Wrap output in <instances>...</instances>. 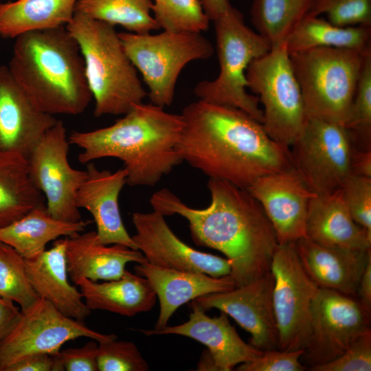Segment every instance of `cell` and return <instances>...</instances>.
Wrapping results in <instances>:
<instances>
[{
    "label": "cell",
    "instance_id": "6da1fadb",
    "mask_svg": "<svg viewBox=\"0 0 371 371\" xmlns=\"http://www.w3.org/2000/svg\"><path fill=\"white\" fill-rule=\"evenodd\" d=\"M181 115L182 160L209 178L247 189L262 176L293 166L290 148L239 109L199 100Z\"/></svg>",
    "mask_w": 371,
    "mask_h": 371
},
{
    "label": "cell",
    "instance_id": "7a4b0ae2",
    "mask_svg": "<svg viewBox=\"0 0 371 371\" xmlns=\"http://www.w3.org/2000/svg\"><path fill=\"white\" fill-rule=\"evenodd\" d=\"M207 188L211 201L203 209L188 206L167 188L153 193L150 203L164 216L185 218L196 245L223 253L236 286L269 272L278 243L261 205L247 189L223 180L209 178Z\"/></svg>",
    "mask_w": 371,
    "mask_h": 371
},
{
    "label": "cell",
    "instance_id": "3957f363",
    "mask_svg": "<svg viewBox=\"0 0 371 371\" xmlns=\"http://www.w3.org/2000/svg\"><path fill=\"white\" fill-rule=\"evenodd\" d=\"M183 122L152 103L135 104L113 124L89 131H73L69 142L81 149L82 164L113 157L120 159L130 186H155L183 162L179 152Z\"/></svg>",
    "mask_w": 371,
    "mask_h": 371
},
{
    "label": "cell",
    "instance_id": "277c9868",
    "mask_svg": "<svg viewBox=\"0 0 371 371\" xmlns=\"http://www.w3.org/2000/svg\"><path fill=\"white\" fill-rule=\"evenodd\" d=\"M8 67L32 102L49 115L81 114L92 98L79 46L65 27L16 37Z\"/></svg>",
    "mask_w": 371,
    "mask_h": 371
},
{
    "label": "cell",
    "instance_id": "5b68a950",
    "mask_svg": "<svg viewBox=\"0 0 371 371\" xmlns=\"http://www.w3.org/2000/svg\"><path fill=\"white\" fill-rule=\"evenodd\" d=\"M65 27L82 56L95 117L124 115L142 102L147 92L115 26L75 12Z\"/></svg>",
    "mask_w": 371,
    "mask_h": 371
},
{
    "label": "cell",
    "instance_id": "8992f818",
    "mask_svg": "<svg viewBox=\"0 0 371 371\" xmlns=\"http://www.w3.org/2000/svg\"><path fill=\"white\" fill-rule=\"evenodd\" d=\"M214 22L219 74L213 80L199 82L194 93L204 102L239 109L262 124L259 98L246 90V71L252 60L267 54L271 46L245 23L243 14L232 5Z\"/></svg>",
    "mask_w": 371,
    "mask_h": 371
},
{
    "label": "cell",
    "instance_id": "52a82bcc",
    "mask_svg": "<svg viewBox=\"0 0 371 371\" xmlns=\"http://www.w3.org/2000/svg\"><path fill=\"white\" fill-rule=\"evenodd\" d=\"M366 54L322 47L289 54L307 117L344 125Z\"/></svg>",
    "mask_w": 371,
    "mask_h": 371
},
{
    "label": "cell",
    "instance_id": "ba28073f",
    "mask_svg": "<svg viewBox=\"0 0 371 371\" xmlns=\"http://www.w3.org/2000/svg\"><path fill=\"white\" fill-rule=\"evenodd\" d=\"M201 32L164 30L157 34L118 33L128 57L148 88L150 103L164 108L173 102L177 78L190 62L210 58L212 44Z\"/></svg>",
    "mask_w": 371,
    "mask_h": 371
},
{
    "label": "cell",
    "instance_id": "9c48e42d",
    "mask_svg": "<svg viewBox=\"0 0 371 371\" xmlns=\"http://www.w3.org/2000/svg\"><path fill=\"white\" fill-rule=\"evenodd\" d=\"M247 88L263 105L262 126L275 142L290 148L307 121L304 100L286 43L251 62Z\"/></svg>",
    "mask_w": 371,
    "mask_h": 371
},
{
    "label": "cell",
    "instance_id": "30bf717a",
    "mask_svg": "<svg viewBox=\"0 0 371 371\" xmlns=\"http://www.w3.org/2000/svg\"><path fill=\"white\" fill-rule=\"evenodd\" d=\"M353 150L344 125L311 117L290 147L293 167L316 194L341 189L352 175Z\"/></svg>",
    "mask_w": 371,
    "mask_h": 371
},
{
    "label": "cell",
    "instance_id": "8fae6325",
    "mask_svg": "<svg viewBox=\"0 0 371 371\" xmlns=\"http://www.w3.org/2000/svg\"><path fill=\"white\" fill-rule=\"evenodd\" d=\"M273 306L278 349H304L310 333L311 306L318 286L304 269L294 243L278 244L271 262Z\"/></svg>",
    "mask_w": 371,
    "mask_h": 371
},
{
    "label": "cell",
    "instance_id": "7c38bea8",
    "mask_svg": "<svg viewBox=\"0 0 371 371\" xmlns=\"http://www.w3.org/2000/svg\"><path fill=\"white\" fill-rule=\"evenodd\" d=\"M69 145L66 128L58 120L27 157L28 170L33 184L45 198L48 213L61 221L76 222L82 220L76 194L87 171L70 165Z\"/></svg>",
    "mask_w": 371,
    "mask_h": 371
},
{
    "label": "cell",
    "instance_id": "4fadbf2b",
    "mask_svg": "<svg viewBox=\"0 0 371 371\" xmlns=\"http://www.w3.org/2000/svg\"><path fill=\"white\" fill-rule=\"evenodd\" d=\"M85 337L98 342L117 339L87 327L84 322L69 317L48 301L39 298L21 317L10 334L0 342V371L27 357L60 352L66 342Z\"/></svg>",
    "mask_w": 371,
    "mask_h": 371
},
{
    "label": "cell",
    "instance_id": "5bb4252c",
    "mask_svg": "<svg viewBox=\"0 0 371 371\" xmlns=\"http://www.w3.org/2000/svg\"><path fill=\"white\" fill-rule=\"evenodd\" d=\"M369 329L370 313L356 297L319 288L313 301L310 333L302 357L305 366L308 368L335 359Z\"/></svg>",
    "mask_w": 371,
    "mask_h": 371
},
{
    "label": "cell",
    "instance_id": "9a60e30c",
    "mask_svg": "<svg viewBox=\"0 0 371 371\" xmlns=\"http://www.w3.org/2000/svg\"><path fill=\"white\" fill-rule=\"evenodd\" d=\"M274 278L271 271L232 290L206 294L190 306L217 308L251 335L249 344L265 351L278 349V330L273 306Z\"/></svg>",
    "mask_w": 371,
    "mask_h": 371
},
{
    "label": "cell",
    "instance_id": "2e32d148",
    "mask_svg": "<svg viewBox=\"0 0 371 371\" xmlns=\"http://www.w3.org/2000/svg\"><path fill=\"white\" fill-rule=\"evenodd\" d=\"M135 234L132 236L136 249L146 262L161 268L200 272L219 278L230 275L227 258L194 249L172 231L164 216L153 210L132 214Z\"/></svg>",
    "mask_w": 371,
    "mask_h": 371
},
{
    "label": "cell",
    "instance_id": "e0dca14e",
    "mask_svg": "<svg viewBox=\"0 0 371 371\" xmlns=\"http://www.w3.org/2000/svg\"><path fill=\"white\" fill-rule=\"evenodd\" d=\"M247 190L261 205L278 244L306 237L309 205L316 194L293 166L262 176Z\"/></svg>",
    "mask_w": 371,
    "mask_h": 371
},
{
    "label": "cell",
    "instance_id": "ac0fdd59",
    "mask_svg": "<svg viewBox=\"0 0 371 371\" xmlns=\"http://www.w3.org/2000/svg\"><path fill=\"white\" fill-rule=\"evenodd\" d=\"M57 121L32 102L8 66H0V152L16 153L27 158Z\"/></svg>",
    "mask_w": 371,
    "mask_h": 371
},
{
    "label": "cell",
    "instance_id": "d6986e66",
    "mask_svg": "<svg viewBox=\"0 0 371 371\" xmlns=\"http://www.w3.org/2000/svg\"><path fill=\"white\" fill-rule=\"evenodd\" d=\"M87 165V177L76 194V205L87 210L96 224V234L104 245L120 244L137 249L122 219L119 196L126 184L124 168L114 172Z\"/></svg>",
    "mask_w": 371,
    "mask_h": 371
},
{
    "label": "cell",
    "instance_id": "ffe728a7",
    "mask_svg": "<svg viewBox=\"0 0 371 371\" xmlns=\"http://www.w3.org/2000/svg\"><path fill=\"white\" fill-rule=\"evenodd\" d=\"M191 307L188 320L181 324L166 326L160 330H137L148 336L179 335L192 338L207 346L218 371H230L235 366L262 355V350L240 338L226 313L221 312L219 316L211 317L205 311L194 306Z\"/></svg>",
    "mask_w": 371,
    "mask_h": 371
},
{
    "label": "cell",
    "instance_id": "44dd1931",
    "mask_svg": "<svg viewBox=\"0 0 371 371\" xmlns=\"http://www.w3.org/2000/svg\"><path fill=\"white\" fill-rule=\"evenodd\" d=\"M294 247L304 269L318 288L357 296L371 249L362 251L326 246L306 237L296 240Z\"/></svg>",
    "mask_w": 371,
    "mask_h": 371
},
{
    "label": "cell",
    "instance_id": "7402d4cb",
    "mask_svg": "<svg viewBox=\"0 0 371 371\" xmlns=\"http://www.w3.org/2000/svg\"><path fill=\"white\" fill-rule=\"evenodd\" d=\"M137 264L135 267L136 273L149 281L159 301L155 330L167 326L172 314L181 305L206 294L236 287L231 275L216 278L200 272L161 268L148 262Z\"/></svg>",
    "mask_w": 371,
    "mask_h": 371
},
{
    "label": "cell",
    "instance_id": "603a6c76",
    "mask_svg": "<svg viewBox=\"0 0 371 371\" xmlns=\"http://www.w3.org/2000/svg\"><path fill=\"white\" fill-rule=\"evenodd\" d=\"M65 257L69 276L76 285L82 278L92 281L120 278L128 262H146L138 249L100 242L96 232L77 233L66 238Z\"/></svg>",
    "mask_w": 371,
    "mask_h": 371
},
{
    "label": "cell",
    "instance_id": "cb8c5ba5",
    "mask_svg": "<svg viewBox=\"0 0 371 371\" xmlns=\"http://www.w3.org/2000/svg\"><path fill=\"white\" fill-rule=\"evenodd\" d=\"M66 239L58 238L49 249L25 259L29 281L39 297L65 315L84 322L91 313L82 295L69 284L65 257Z\"/></svg>",
    "mask_w": 371,
    "mask_h": 371
},
{
    "label": "cell",
    "instance_id": "d4e9b609",
    "mask_svg": "<svg viewBox=\"0 0 371 371\" xmlns=\"http://www.w3.org/2000/svg\"><path fill=\"white\" fill-rule=\"evenodd\" d=\"M306 237L326 246L362 251L371 249V236L352 218L341 190L316 194L311 199Z\"/></svg>",
    "mask_w": 371,
    "mask_h": 371
},
{
    "label": "cell",
    "instance_id": "484cf974",
    "mask_svg": "<svg viewBox=\"0 0 371 371\" xmlns=\"http://www.w3.org/2000/svg\"><path fill=\"white\" fill-rule=\"evenodd\" d=\"M91 310H104L131 317L149 311L157 295L149 281L125 270L118 279L99 283L82 278L77 284Z\"/></svg>",
    "mask_w": 371,
    "mask_h": 371
},
{
    "label": "cell",
    "instance_id": "4316f807",
    "mask_svg": "<svg viewBox=\"0 0 371 371\" xmlns=\"http://www.w3.org/2000/svg\"><path fill=\"white\" fill-rule=\"evenodd\" d=\"M89 223L83 220L69 222L55 218L45 204L0 228V240L12 247L25 259H30L43 253L49 242L82 232Z\"/></svg>",
    "mask_w": 371,
    "mask_h": 371
},
{
    "label": "cell",
    "instance_id": "83f0119b",
    "mask_svg": "<svg viewBox=\"0 0 371 371\" xmlns=\"http://www.w3.org/2000/svg\"><path fill=\"white\" fill-rule=\"evenodd\" d=\"M78 0H16L0 3V37L15 38L31 31L65 27Z\"/></svg>",
    "mask_w": 371,
    "mask_h": 371
},
{
    "label": "cell",
    "instance_id": "f1b7e54d",
    "mask_svg": "<svg viewBox=\"0 0 371 371\" xmlns=\"http://www.w3.org/2000/svg\"><path fill=\"white\" fill-rule=\"evenodd\" d=\"M42 205L45 198L30 177L27 158L0 152V228Z\"/></svg>",
    "mask_w": 371,
    "mask_h": 371
},
{
    "label": "cell",
    "instance_id": "f546056e",
    "mask_svg": "<svg viewBox=\"0 0 371 371\" xmlns=\"http://www.w3.org/2000/svg\"><path fill=\"white\" fill-rule=\"evenodd\" d=\"M322 47L352 49L366 54L371 51V26L341 27L319 16L307 14L286 41L289 54Z\"/></svg>",
    "mask_w": 371,
    "mask_h": 371
},
{
    "label": "cell",
    "instance_id": "4dcf8cb0",
    "mask_svg": "<svg viewBox=\"0 0 371 371\" xmlns=\"http://www.w3.org/2000/svg\"><path fill=\"white\" fill-rule=\"evenodd\" d=\"M315 0H253L251 20L271 47L286 43Z\"/></svg>",
    "mask_w": 371,
    "mask_h": 371
},
{
    "label": "cell",
    "instance_id": "1f68e13d",
    "mask_svg": "<svg viewBox=\"0 0 371 371\" xmlns=\"http://www.w3.org/2000/svg\"><path fill=\"white\" fill-rule=\"evenodd\" d=\"M152 0H78L75 12L128 32L147 34L160 29L151 14Z\"/></svg>",
    "mask_w": 371,
    "mask_h": 371
},
{
    "label": "cell",
    "instance_id": "d6a6232c",
    "mask_svg": "<svg viewBox=\"0 0 371 371\" xmlns=\"http://www.w3.org/2000/svg\"><path fill=\"white\" fill-rule=\"evenodd\" d=\"M0 296L17 303L21 311L29 308L40 298L29 281L25 259L1 240Z\"/></svg>",
    "mask_w": 371,
    "mask_h": 371
},
{
    "label": "cell",
    "instance_id": "836d02e7",
    "mask_svg": "<svg viewBox=\"0 0 371 371\" xmlns=\"http://www.w3.org/2000/svg\"><path fill=\"white\" fill-rule=\"evenodd\" d=\"M344 126L355 147L371 149V51L364 55L349 115Z\"/></svg>",
    "mask_w": 371,
    "mask_h": 371
},
{
    "label": "cell",
    "instance_id": "e575fe53",
    "mask_svg": "<svg viewBox=\"0 0 371 371\" xmlns=\"http://www.w3.org/2000/svg\"><path fill=\"white\" fill-rule=\"evenodd\" d=\"M151 11L164 30L201 32L209 27L200 0H153Z\"/></svg>",
    "mask_w": 371,
    "mask_h": 371
},
{
    "label": "cell",
    "instance_id": "d590c367",
    "mask_svg": "<svg viewBox=\"0 0 371 371\" xmlns=\"http://www.w3.org/2000/svg\"><path fill=\"white\" fill-rule=\"evenodd\" d=\"M341 26H371V0H315L308 13Z\"/></svg>",
    "mask_w": 371,
    "mask_h": 371
},
{
    "label": "cell",
    "instance_id": "8d00e7d4",
    "mask_svg": "<svg viewBox=\"0 0 371 371\" xmlns=\"http://www.w3.org/2000/svg\"><path fill=\"white\" fill-rule=\"evenodd\" d=\"M100 371H146L148 365L136 345L117 339L98 342Z\"/></svg>",
    "mask_w": 371,
    "mask_h": 371
},
{
    "label": "cell",
    "instance_id": "74e56055",
    "mask_svg": "<svg viewBox=\"0 0 371 371\" xmlns=\"http://www.w3.org/2000/svg\"><path fill=\"white\" fill-rule=\"evenodd\" d=\"M341 191L353 221L371 236V177L350 175Z\"/></svg>",
    "mask_w": 371,
    "mask_h": 371
},
{
    "label": "cell",
    "instance_id": "f35d334b",
    "mask_svg": "<svg viewBox=\"0 0 371 371\" xmlns=\"http://www.w3.org/2000/svg\"><path fill=\"white\" fill-rule=\"evenodd\" d=\"M308 368L312 371H370L371 330L359 336L335 359Z\"/></svg>",
    "mask_w": 371,
    "mask_h": 371
},
{
    "label": "cell",
    "instance_id": "ab89813d",
    "mask_svg": "<svg viewBox=\"0 0 371 371\" xmlns=\"http://www.w3.org/2000/svg\"><path fill=\"white\" fill-rule=\"evenodd\" d=\"M304 352V349L265 350L260 357L240 363L236 370L238 371H302L306 368L300 362Z\"/></svg>",
    "mask_w": 371,
    "mask_h": 371
},
{
    "label": "cell",
    "instance_id": "60d3db41",
    "mask_svg": "<svg viewBox=\"0 0 371 371\" xmlns=\"http://www.w3.org/2000/svg\"><path fill=\"white\" fill-rule=\"evenodd\" d=\"M98 342L94 339L80 348L60 351L61 361L67 371H98Z\"/></svg>",
    "mask_w": 371,
    "mask_h": 371
},
{
    "label": "cell",
    "instance_id": "b9f144b4",
    "mask_svg": "<svg viewBox=\"0 0 371 371\" xmlns=\"http://www.w3.org/2000/svg\"><path fill=\"white\" fill-rule=\"evenodd\" d=\"M63 370H65V369L60 352H58L54 354L41 353L27 357L10 365L5 371Z\"/></svg>",
    "mask_w": 371,
    "mask_h": 371
},
{
    "label": "cell",
    "instance_id": "7bdbcfd3",
    "mask_svg": "<svg viewBox=\"0 0 371 371\" xmlns=\"http://www.w3.org/2000/svg\"><path fill=\"white\" fill-rule=\"evenodd\" d=\"M21 315V308L13 301L0 296V342L12 330Z\"/></svg>",
    "mask_w": 371,
    "mask_h": 371
},
{
    "label": "cell",
    "instance_id": "ee69618b",
    "mask_svg": "<svg viewBox=\"0 0 371 371\" xmlns=\"http://www.w3.org/2000/svg\"><path fill=\"white\" fill-rule=\"evenodd\" d=\"M352 175L371 177V149L354 146L351 161Z\"/></svg>",
    "mask_w": 371,
    "mask_h": 371
},
{
    "label": "cell",
    "instance_id": "f6af8a7d",
    "mask_svg": "<svg viewBox=\"0 0 371 371\" xmlns=\"http://www.w3.org/2000/svg\"><path fill=\"white\" fill-rule=\"evenodd\" d=\"M357 296L364 310L371 313V257L368 259L360 278Z\"/></svg>",
    "mask_w": 371,
    "mask_h": 371
},
{
    "label": "cell",
    "instance_id": "bcb514c9",
    "mask_svg": "<svg viewBox=\"0 0 371 371\" xmlns=\"http://www.w3.org/2000/svg\"><path fill=\"white\" fill-rule=\"evenodd\" d=\"M203 9L210 21H214L232 5L229 0H200Z\"/></svg>",
    "mask_w": 371,
    "mask_h": 371
},
{
    "label": "cell",
    "instance_id": "7dc6e473",
    "mask_svg": "<svg viewBox=\"0 0 371 371\" xmlns=\"http://www.w3.org/2000/svg\"><path fill=\"white\" fill-rule=\"evenodd\" d=\"M198 370H218L216 363L210 352L203 351L197 366Z\"/></svg>",
    "mask_w": 371,
    "mask_h": 371
}]
</instances>
